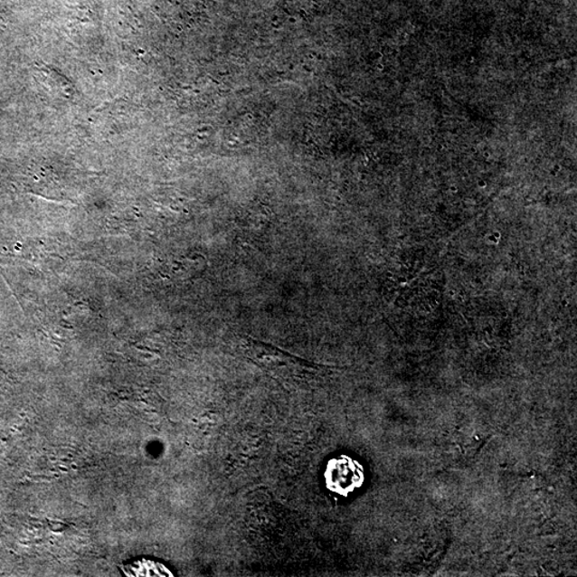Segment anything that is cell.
<instances>
[{
	"mask_svg": "<svg viewBox=\"0 0 577 577\" xmlns=\"http://www.w3.org/2000/svg\"><path fill=\"white\" fill-rule=\"evenodd\" d=\"M132 572H135L134 575L137 576H165L167 575L168 570L158 566V564L155 563L140 562L139 563H134Z\"/></svg>",
	"mask_w": 577,
	"mask_h": 577,
	"instance_id": "7a4b0ae2",
	"label": "cell"
},
{
	"mask_svg": "<svg viewBox=\"0 0 577 577\" xmlns=\"http://www.w3.org/2000/svg\"><path fill=\"white\" fill-rule=\"evenodd\" d=\"M326 486L329 490L347 496L355 492L364 482L363 468L347 457H339L329 461L326 472Z\"/></svg>",
	"mask_w": 577,
	"mask_h": 577,
	"instance_id": "6da1fadb",
	"label": "cell"
}]
</instances>
